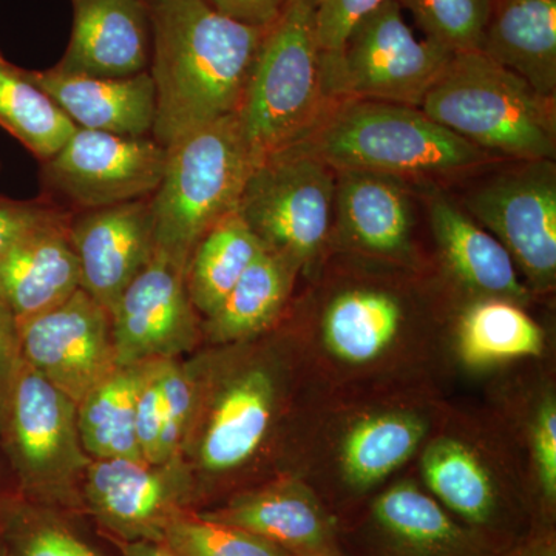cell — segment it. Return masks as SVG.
<instances>
[{
  "mask_svg": "<svg viewBox=\"0 0 556 556\" xmlns=\"http://www.w3.org/2000/svg\"><path fill=\"white\" fill-rule=\"evenodd\" d=\"M281 321L321 391L397 390L447 343L456 299L433 263L422 268L327 252Z\"/></svg>",
  "mask_w": 556,
  "mask_h": 556,
  "instance_id": "cell-1",
  "label": "cell"
},
{
  "mask_svg": "<svg viewBox=\"0 0 556 556\" xmlns=\"http://www.w3.org/2000/svg\"><path fill=\"white\" fill-rule=\"evenodd\" d=\"M192 415L181 456L197 485V510L295 466L321 391L283 321L247 342L203 345L186 357Z\"/></svg>",
  "mask_w": 556,
  "mask_h": 556,
  "instance_id": "cell-2",
  "label": "cell"
},
{
  "mask_svg": "<svg viewBox=\"0 0 556 556\" xmlns=\"http://www.w3.org/2000/svg\"><path fill=\"white\" fill-rule=\"evenodd\" d=\"M146 3L156 104L152 138L169 148L237 112L266 28L229 20L203 0Z\"/></svg>",
  "mask_w": 556,
  "mask_h": 556,
  "instance_id": "cell-3",
  "label": "cell"
},
{
  "mask_svg": "<svg viewBox=\"0 0 556 556\" xmlns=\"http://www.w3.org/2000/svg\"><path fill=\"white\" fill-rule=\"evenodd\" d=\"M292 146L332 170L387 175L416 189H450L500 163L422 110L382 101H334L320 123Z\"/></svg>",
  "mask_w": 556,
  "mask_h": 556,
  "instance_id": "cell-4",
  "label": "cell"
},
{
  "mask_svg": "<svg viewBox=\"0 0 556 556\" xmlns=\"http://www.w3.org/2000/svg\"><path fill=\"white\" fill-rule=\"evenodd\" d=\"M420 110L500 161H556V98L482 51L453 54Z\"/></svg>",
  "mask_w": 556,
  "mask_h": 556,
  "instance_id": "cell-5",
  "label": "cell"
},
{
  "mask_svg": "<svg viewBox=\"0 0 556 556\" xmlns=\"http://www.w3.org/2000/svg\"><path fill=\"white\" fill-rule=\"evenodd\" d=\"M313 0H289L266 27L236 116L255 163L306 137L332 105Z\"/></svg>",
  "mask_w": 556,
  "mask_h": 556,
  "instance_id": "cell-6",
  "label": "cell"
},
{
  "mask_svg": "<svg viewBox=\"0 0 556 556\" xmlns=\"http://www.w3.org/2000/svg\"><path fill=\"white\" fill-rule=\"evenodd\" d=\"M167 149L150 197L156 248L188 262L201 237L239 207L257 166L236 113L190 131Z\"/></svg>",
  "mask_w": 556,
  "mask_h": 556,
  "instance_id": "cell-7",
  "label": "cell"
},
{
  "mask_svg": "<svg viewBox=\"0 0 556 556\" xmlns=\"http://www.w3.org/2000/svg\"><path fill=\"white\" fill-rule=\"evenodd\" d=\"M0 444L21 496L68 518L84 515L91 459L80 442L78 405L22 357L0 420Z\"/></svg>",
  "mask_w": 556,
  "mask_h": 556,
  "instance_id": "cell-8",
  "label": "cell"
},
{
  "mask_svg": "<svg viewBox=\"0 0 556 556\" xmlns=\"http://www.w3.org/2000/svg\"><path fill=\"white\" fill-rule=\"evenodd\" d=\"M334 197L336 170L289 146L254 167L237 212L263 247L306 278L327 254Z\"/></svg>",
  "mask_w": 556,
  "mask_h": 556,
  "instance_id": "cell-9",
  "label": "cell"
},
{
  "mask_svg": "<svg viewBox=\"0 0 556 556\" xmlns=\"http://www.w3.org/2000/svg\"><path fill=\"white\" fill-rule=\"evenodd\" d=\"M460 206L504 248L527 289L556 287V161H500L466 179Z\"/></svg>",
  "mask_w": 556,
  "mask_h": 556,
  "instance_id": "cell-10",
  "label": "cell"
},
{
  "mask_svg": "<svg viewBox=\"0 0 556 556\" xmlns=\"http://www.w3.org/2000/svg\"><path fill=\"white\" fill-rule=\"evenodd\" d=\"M427 408L407 401L380 402L334 417L316 415L295 466L320 460L324 478L346 501L368 495L408 463L430 438Z\"/></svg>",
  "mask_w": 556,
  "mask_h": 556,
  "instance_id": "cell-11",
  "label": "cell"
},
{
  "mask_svg": "<svg viewBox=\"0 0 556 556\" xmlns=\"http://www.w3.org/2000/svg\"><path fill=\"white\" fill-rule=\"evenodd\" d=\"M321 56L332 101L369 100L420 108L453 58L433 40L416 38L396 0H386L348 36L340 56Z\"/></svg>",
  "mask_w": 556,
  "mask_h": 556,
  "instance_id": "cell-12",
  "label": "cell"
},
{
  "mask_svg": "<svg viewBox=\"0 0 556 556\" xmlns=\"http://www.w3.org/2000/svg\"><path fill=\"white\" fill-rule=\"evenodd\" d=\"M497 464L481 442L457 431L427 439L420 473L431 496L501 551L535 529L529 486Z\"/></svg>",
  "mask_w": 556,
  "mask_h": 556,
  "instance_id": "cell-13",
  "label": "cell"
},
{
  "mask_svg": "<svg viewBox=\"0 0 556 556\" xmlns=\"http://www.w3.org/2000/svg\"><path fill=\"white\" fill-rule=\"evenodd\" d=\"M167 149L148 137L76 129L42 161L46 199L58 206L93 211L148 199L159 189Z\"/></svg>",
  "mask_w": 556,
  "mask_h": 556,
  "instance_id": "cell-14",
  "label": "cell"
},
{
  "mask_svg": "<svg viewBox=\"0 0 556 556\" xmlns=\"http://www.w3.org/2000/svg\"><path fill=\"white\" fill-rule=\"evenodd\" d=\"M84 515L110 540L161 541L182 510H197V485L182 456L163 464L91 459L83 484Z\"/></svg>",
  "mask_w": 556,
  "mask_h": 556,
  "instance_id": "cell-15",
  "label": "cell"
},
{
  "mask_svg": "<svg viewBox=\"0 0 556 556\" xmlns=\"http://www.w3.org/2000/svg\"><path fill=\"white\" fill-rule=\"evenodd\" d=\"M188 262L156 248L110 311L118 365L182 358L203 346V318L186 287Z\"/></svg>",
  "mask_w": 556,
  "mask_h": 556,
  "instance_id": "cell-16",
  "label": "cell"
},
{
  "mask_svg": "<svg viewBox=\"0 0 556 556\" xmlns=\"http://www.w3.org/2000/svg\"><path fill=\"white\" fill-rule=\"evenodd\" d=\"M422 201L415 186L369 172H336L334 215L327 252L399 265H431L417 241Z\"/></svg>",
  "mask_w": 556,
  "mask_h": 556,
  "instance_id": "cell-17",
  "label": "cell"
},
{
  "mask_svg": "<svg viewBox=\"0 0 556 556\" xmlns=\"http://www.w3.org/2000/svg\"><path fill=\"white\" fill-rule=\"evenodd\" d=\"M16 328L22 361L76 405L118 367L110 313L84 289Z\"/></svg>",
  "mask_w": 556,
  "mask_h": 556,
  "instance_id": "cell-18",
  "label": "cell"
},
{
  "mask_svg": "<svg viewBox=\"0 0 556 556\" xmlns=\"http://www.w3.org/2000/svg\"><path fill=\"white\" fill-rule=\"evenodd\" d=\"M417 192L434 244V269L455 299H503L527 308L533 295L510 254L452 190L427 186Z\"/></svg>",
  "mask_w": 556,
  "mask_h": 556,
  "instance_id": "cell-19",
  "label": "cell"
},
{
  "mask_svg": "<svg viewBox=\"0 0 556 556\" xmlns=\"http://www.w3.org/2000/svg\"><path fill=\"white\" fill-rule=\"evenodd\" d=\"M358 556H496L501 548L457 521L416 482L401 481L369 504Z\"/></svg>",
  "mask_w": 556,
  "mask_h": 556,
  "instance_id": "cell-20",
  "label": "cell"
},
{
  "mask_svg": "<svg viewBox=\"0 0 556 556\" xmlns=\"http://www.w3.org/2000/svg\"><path fill=\"white\" fill-rule=\"evenodd\" d=\"M197 514L254 533L289 555L342 547L338 517L316 489L295 475L248 486Z\"/></svg>",
  "mask_w": 556,
  "mask_h": 556,
  "instance_id": "cell-21",
  "label": "cell"
},
{
  "mask_svg": "<svg viewBox=\"0 0 556 556\" xmlns=\"http://www.w3.org/2000/svg\"><path fill=\"white\" fill-rule=\"evenodd\" d=\"M68 236L78 258L80 289L110 313L155 254L150 197L72 215Z\"/></svg>",
  "mask_w": 556,
  "mask_h": 556,
  "instance_id": "cell-22",
  "label": "cell"
},
{
  "mask_svg": "<svg viewBox=\"0 0 556 556\" xmlns=\"http://www.w3.org/2000/svg\"><path fill=\"white\" fill-rule=\"evenodd\" d=\"M72 36L58 72L90 78H129L149 64L146 0H75Z\"/></svg>",
  "mask_w": 556,
  "mask_h": 556,
  "instance_id": "cell-23",
  "label": "cell"
},
{
  "mask_svg": "<svg viewBox=\"0 0 556 556\" xmlns=\"http://www.w3.org/2000/svg\"><path fill=\"white\" fill-rule=\"evenodd\" d=\"M70 219L72 214L30 230L0 258V306L16 325L53 309L80 289Z\"/></svg>",
  "mask_w": 556,
  "mask_h": 556,
  "instance_id": "cell-24",
  "label": "cell"
},
{
  "mask_svg": "<svg viewBox=\"0 0 556 556\" xmlns=\"http://www.w3.org/2000/svg\"><path fill=\"white\" fill-rule=\"evenodd\" d=\"M40 89L78 129L148 137L155 123V86L149 72L129 78H90L58 70H28Z\"/></svg>",
  "mask_w": 556,
  "mask_h": 556,
  "instance_id": "cell-25",
  "label": "cell"
},
{
  "mask_svg": "<svg viewBox=\"0 0 556 556\" xmlns=\"http://www.w3.org/2000/svg\"><path fill=\"white\" fill-rule=\"evenodd\" d=\"M447 343L471 371L541 357L546 334L526 306L503 299L456 300L450 313Z\"/></svg>",
  "mask_w": 556,
  "mask_h": 556,
  "instance_id": "cell-26",
  "label": "cell"
},
{
  "mask_svg": "<svg viewBox=\"0 0 556 556\" xmlns=\"http://www.w3.org/2000/svg\"><path fill=\"white\" fill-rule=\"evenodd\" d=\"M479 51L556 98V0H492Z\"/></svg>",
  "mask_w": 556,
  "mask_h": 556,
  "instance_id": "cell-27",
  "label": "cell"
},
{
  "mask_svg": "<svg viewBox=\"0 0 556 556\" xmlns=\"http://www.w3.org/2000/svg\"><path fill=\"white\" fill-rule=\"evenodd\" d=\"M299 276L294 263L263 249L222 306L204 318L203 345L247 342L276 328L291 305Z\"/></svg>",
  "mask_w": 556,
  "mask_h": 556,
  "instance_id": "cell-28",
  "label": "cell"
},
{
  "mask_svg": "<svg viewBox=\"0 0 556 556\" xmlns=\"http://www.w3.org/2000/svg\"><path fill=\"white\" fill-rule=\"evenodd\" d=\"M153 362L118 365L78 402L80 442L90 459H142L137 402Z\"/></svg>",
  "mask_w": 556,
  "mask_h": 556,
  "instance_id": "cell-29",
  "label": "cell"
},
{
  "mask_svg": "<svg viewBox=\"0 0 556 556\" xmlns=\"http://www.w3.org/2000/svg\"><path fill=\"white\" fill-rule=\"evenodd\" d=\"M263 249L237 211L201 237L189 255L186 287L203 320L222 306Z\"/></svg>",
  "mask_w": 556,
  "mask_h": 556,
  "instance_id": "cell-30",
  "label": "cell"
},
{
  "mask_svg": "<svg viewBox=\"0 0 556 556\" xmlns=\"http://www.w3.org/2000/svg\"><path fill=\"white\" fill-rule=\"evenodd\" d=\"M0 127L42 163L67 142L78 127L49 94L0 51Z\"/></svg>",
  "mask_w": 556,
  "mask_h": 556,
  "instance_id": "cell-31",
  "label": "cell"
},
{
  "mask_svg": "<svg viewBox=\"0 0 556 556\" xmlns=\"http://www.w3.org/2000/svg\"><path fill=\"white\" fill-rule=\"evenodd\" d=\"M0 540L9 556H102L72 529L68 517L17 492L0 495Z\"/></svg>",
  "mask_w": 556,
  "mask_h": 556,
  "instance_id": "cell-32",
  "label": "cell"
},
{
  "mask_svg": "<svg viewBox=\"0 0 556 556\" xmlns=\"http://www.w3.org/2000/svg\"><path fill=\"white\" fill-rule=\"evenodd\" d=\"M163 543L175 556H289L254 533L182 510L164 527Z\"/></svg>",
  "mask_w": 556,
  "mask_h": 556,
  "instance_id": "cell-33",
  "label": "cell"
},
{
  "mask_svg": "<svg viewBox=\"0 0 556 556\" xmlns=\"http://www.w3.org/2000/svg\"><path fill=\"white\" fill-rule=\"evenodd\" d=\"M417 27L453 54L481 50L492 0H396Z\"/></svg>",
  "mask_w": 556,
  "mask_h": 556,
  "instance_id": "cell-34",
  "label": "cell"
},
{
  "mask_svg": "<svg viewBox=\"0 0 556 556\" xmlns=\"http://www.w3.org/2000/svg\"><path fill=\"white\" fill-rule=\"evenodd\" d=\"M527 444L532 463V503L535 529H554L556 514V399L544 391L533 402L527 422Z\"/></svg>",
  "mask_w": 556,
  "mask_h": 556,
  "instance_id": "cell-35",
  "label": "cell"
},
{
  "mask_svg": "<svg viewBox=\"0 0 556 556\" xmlns=\"http://www.w3.org/2000/svg\"><path fill=\"white\" fill-rule=\"evenodd\" d=\"M193 386L186 357L160 362L161 430L156 464L181 456L192 415Z\"/></svg>",
  "mask_w": 556,
  "mask_h": 556,
  "instance_id": "cell-36",
  "label": "cell"
},
{
  "mask_svg": "<svg viewBox=\"0 0 556 556\" xmlns=\"http://www.w3.org/2000/svg\"><path fill=\"white\" fill-rule=\"evenodd\" d=\"M386 0H313L317 42L324 56H340L348 36Z\"/></svg>",
  "mask_w": 556,
  "mask_h": 556,
  "instance_id": "cell-37",
  "label": "cell"
},
{
  "mask_svg": "<svg viewBox=\"0 0 556 556\" xmlns=\"http://www.w3.org/2000/svg\"><path fill=\"white\" fill-rule=\"evenodd\" d=\"M67 215H70L67 208L58 206L46 197L38 200L20 201L0 195V258L25 233L54 222V219L67 217Z\"/></svg>",
  "mask_w": 556,
  "mask_h": 556,
  "instance_id": "cell-38",
  "label": "cell"
},
{
  "mask_svg": "<svg viewBox=\"0 0 556 556\" xmlns=\"http://www.w3.org/2000/svg\"><path fill=\"white\" fill-rule=\"evenodd\" d=\"M160 362L153 361L148 379L139 391L137 420H135L139 452H141L142 459L149 464H156V455H159L161 430Z\"/></svg>",
  "mask_w": 556,
  "mask_h": 556,
  "instance_id": "cell-39",
  "label": "cell"
},
{
  "mask_svg": "<svg viewBox=\"0 0 556 556\" xmlns=\"http://www.w3.org/2000/svg\"><path fill=\"white\" fill-rule=\"evenodd\" d=\"M212 10L251 27L266 28L280 16L289 0H203Z\"/></svg>",
  "mask_w": 556,
  "mask_h": 556,
  "instance_id": "cell-40",
  "label": "cell"
},
{
  "mask_svg": "<svg viewBox=\"0 0 556 556\" xmlns=\"http://www.w3.org/2000/svg\"><path fill=\"white\" fill-rule=\"evenodd\" d=\"M20 361L16 321L0 306V420Z\"/></svg>",
  "mask_w": 556,
  "mask_h": 556,
  "instance_id": "cell-41",
  "label": "cell"
},
{
  "mask_svg": "<svg viewBox=\"0 0 556 556\" xmlns=\"http://www.w3.org/2000/svg\"><path fill=\"white\" fill-rule=\"evenodd\" d=\"M496 556H556L554 529H533L526 538Z\"/></svg>",
  "mask_w": 556,
  "mask_h": 556,
  "instance_id": "cell-42",
  "label": "cell"
},
{
  "mask_svg": "<svg viewBox=\"0 0 556 556\" xmlns=\"http://www.w3.org/2000/svg\"><path fill=\"white\" fill-rule=\"evenodd\" d=\"M110 541L118 547L121 556H175L170 548L161 541Z\"/></svg>",
  "mask_w": 556,
  "mask_h": 556,
  "instance_id": "cell-43",
  "label": "cell"
},
{
  "mask_svg": "<svg viewBox=\"0 0 556 556\" xmlns=\"http://www.w3.org/2000/svg\"><path fill=\"white\" fill-rule=\"evenodd\" d=\"M289 556H351L348 555L342 547L334 548V551H325V552H314V554H303V555H289Z\"/></svg>",
  "mask_w": 556,
  "mask_h": 556,
  "instance_id": "cell-44",
  "label": "cell"
},
{
  "mask_svg": "<svg viewBox=\"0 0 556 556\" xmlns=\"http://www.w3.org/2000/svg\"><path fill=\"white\" fill-rule=\"evenodd\" d=\"M0 556H9L5 546H3L2 540H0Z\"/></svg>",
  "mask_w": 556,
  "mask_h": 556,
  "instance_id": "cell-45",
  "label": "cell"
},
{
  "mask_svg": "<svg viewBox=\"0 0 556 556\" xmlns=\"http://www.w3.org/2000/svg\"><path fill=\"white\" fill-rule=\"evenodd\" d=\"M72 2H75V0H72Z\"/></svg>",
  "mask_w": 556,
  "mask_h": 556,
  "instance_id": "cell-46",
  "label": "cell"
}]
</instances>
